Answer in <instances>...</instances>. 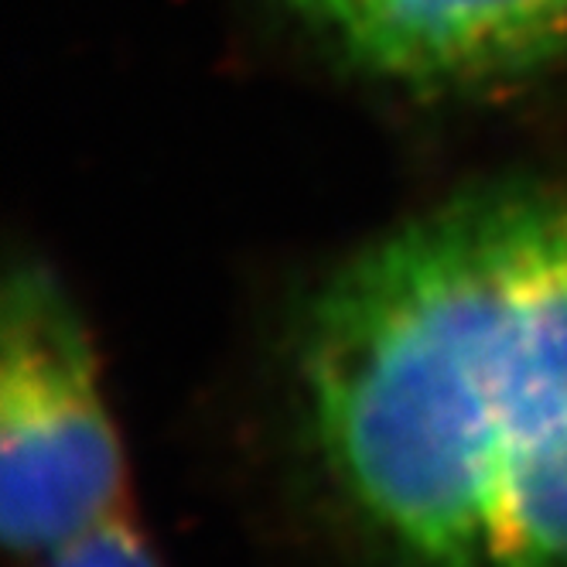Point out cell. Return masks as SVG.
Returning <instances> with one entry per match:
<instances>
[{"label": "cell", "instance_id": "cell-2", "mask_svg": "<svg viewBox=\"0 0 567 567\" xmlns=\"http://www.w3.org/2000/svg\"><path fill=\"white\" fill-rule=\"evenodd\" d=\"M131 509L100 362L42 264H14L0 308V534L34 564Z\"/></svg>", "mask_w": 567, "mask_h": 567}, {"label": "cell", "instance_id": "cell-1", "mask_svg": "<svg viewBox=\"0 0 567 567\" xmlns=\"http://www.w3.org/2000/svg\"><path fill=\"white\" fill-rule=\"evenodd\" d=\"M295 396L370 567H567V195L478 192L377 239L311 301Z\"/></svg>", "mask_w": 567, "mask_h": 567}, {"label": "cell", "instance_id": "cell-3", "mask_svg": "<svg viewBox=\"0 0 567 567\" xmlns=\"http://www.w3.org/2000/svg\"><path fill=\"white\" fill-rule=\"evenodd\" d=\"M359 65L465 83L544 62L567 45V0H288Z\"/></svg>", "mask_w": 567, "mask_h": 567}, {"label": "cell", "instance_id": "cell-4", "mask_svg": "<svg viewBox=\"0 0 567 567\" xmlns=\"http://www.w3.org/2000/svg\"><path fill=\"white\" fill-rule=\"evenodd\" d=\"M28 567H165L157 560L151 540L134 523L131 509L110 516L93 526L90 534L75 537L72 544L38 557Z\"/></svg>", "mask_w": 567, "mask_h": 567}]
</instances>
